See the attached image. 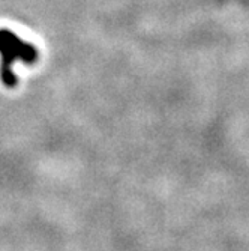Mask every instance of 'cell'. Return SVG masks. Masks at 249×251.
<instances>
[{
    "label": "cell",
    "instance_id": "obj_1",
    "mask_svg": "<svg viewBox=\"0 0 249 251\" xmlns=\"http://www.w3.org/2000/svg\"><path fill=\"white\" fill-rule=\"evenodd\" d=\"M0 80L6 87L17 86V75L14 74V63L17 60L33 65L38 60V49L27 41H23L17 33L8 29H0Z\"/></svg>",
    "mask_w": 249,
    "mask_h": 251
}]
</instances>
